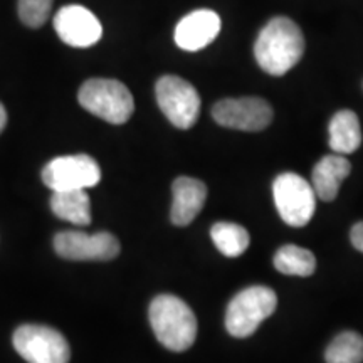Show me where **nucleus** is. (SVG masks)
<instances>
[{
    "mask_svg": "<svg viewBox=\"0 0 363 363\" xmlns=\"http://www.w3.org/2000/svg\"><path fill=\"white\" fill-rule=\"evenodd\" d=\"M7 125V111L6 108H4V104L0 103V133H2L4 128H6Z\"/></svg>",
    "mask_w": 363,
    "mask_h": 363,
    "instance_id": "nucleus-22",
    "label": "nucleus"
},
{
    "mask_svg": "<svg viewBox=\"0 0 363 363\" xmlns=\"http://www.w3.org/2000/svg\"><path fill=\"white\" fill-rule=\"evenodd\" d=\"M305 35L296 22L274 17L262 27L254 44V56L259 67L271 76H283L301 61Z\"/></svg>",
    "mask_w": 363,
    "mask_h": 363,
    "instance_id": "nucleus-1",
    "label": "nucleus"
},
{
    "mask_svg": "<svg viewBox=\"0 0 363 363\" xmlns=\"http://www.w3.org/2000/svg\"><path fill=\"white\" fill-rule=\"evenodd\" d=\"M222 21L219 13L208 9H201L187 13L175 27V44L189 52L201 51L220 33Z\"/></svg>",
    "mask_w": 363,
    "mask_h": 363,
    "instance_id": "nucleus-12",
    "label": "nucleus"
},
{
    "mask_svg": "<svg viewBox=\"0 0 363 363\" xmlns=\"http://www.w3.org/2000/svg\"><path fill=\"white\" fill-rule=\"evenodd\" d=\"M326 363H362L363 337L357 331H343L325 352Z\"/></svg>",
    "mask_w": 363,
    "mask_h": 363,
    "instance_id": "nucleus-19",
    "label": "nucleus"
},
{
    "mask_svg": "<svg viewBox=\"0 0 363 363\" xmlns=\"http://www.w3.org/2000/svg\"><path fill=\"white\" fill-rule=\"evenodd\" d=\"M54 30L62 43L71 48H91L101 39V22L89 9L66 6L54 16Z\"/></svg>",
    "mask_w": 363,
    "mask_h": 363,
    "instance_id": "nucleus-11",
    "label": "nucleus"
},
{
    "mask_svg": "<svg viewBox=\"0 0 363 363\" xmlns=\"http://www.w3.org/2000/svg\"><path fill=\"white\" fill-rule=\"evenodd\" d=\"M212 116L225 128L261 131L271 125L272 108L261 98H227L214 104Z\"/></svg>",
    "mask_w": 363,
    "mask_h": 363,
    "instance_id": "nucleus-10",
    "label": "nucleus"
},
{
    "mask_svg": "<svg viewBox=\"0 0 363 363\" xmlns=\"http://www.w3.org/2000/svg\"><path fill=\"white\" fill-rule=\"evenodd\" d=\"M43 180L52 192L78 189L86 190L99 184L101 169L93 157L84 155V153L57 157L44 167Z\"/></svg>",
    "mask_w": 363,
    "mask_h": 363,
    "instance_id": "nucleus-8",
    "label": "nucleus"
},
{
    "mask_svg": "<svg viewBox=\"0 0 363 363\" xmlns=\"http://www.w3.org/2000/svg\"><path fill=\"white\" fill-rule=\"evenodd\" d=\"M51 211L59 219L76 225L91 224V201L83 189L52 192Z\"/></svg>",
    "mask_w": 363,
    "mask_h": 363,
    "instance_id": "nucleus-16",
    "label": "nucleus"
},
{
    "mask_svg": "<svg viewBox=\"0 0 363 363\" xmlns=\"http://www.w3.org/2000/svg\"><path fill=\"white\" fill-rule=\"evenodd\" d=\"M13 348L27 363H69L71 348L57 330L44 325H22L12 338Z\"/></svg>",
    "mask_w": 363,
    "mask_h": 363,
    "instance_id": "nucleus-6",
    "label": "nucleus"
},
{
    "mask_svg": "<svg viewBox=\"0 0 363 363\" xmlns=\"http://www.w3.org/2000/svg\"><path fill=\"white\" fill-rule=\"evenodd\" d=\"M150 325L163 347L170 352H185L197 338V318L184 299L174 294L153 298L148 310Z\"/></svg>",
    "mask_w": 363,
    "mask_h": 363,
    "instance_id": "nucleus-2",
    "label": "nucleus"
},
{
    "mask_svg": "<svg viewBox=\"0 0 363 363\" xmlns=\"http://www.w3.org/2000/svg\"><path fill=\"white\" fill-rule=\"evenodd\" d=\"M172 202L170 219L175 225L185 227L192 224L195 217L201 214L207 201L206 184L192 177H179L172 185Z\"/></svg>",
    "mask_w": 363,
    "mask_h": 363,
    "instance_id": "nucleus-13",
    "label": "nucleus"
},
{
    "mask_svg": "<svg viewBox=\"0 0 363 363\" xmlns=\"http://www.w3.org/2000/svg\"><path fill=\"white\" fill-rule=\"evenodd\" d=\"M362 145L360 120L352 110H342L330 121V148L338 155H350Z\"/></svg>",
    "mask_w": 363,
    "mask_h": 363,
    "instance_id": "nucleus-15",
    "label": "nucleus"
},
{
    "mask_svg": "<svg viewBox=\"0 0 363 363\" xmlns=\"http://www.w3.org/2000/svg\"><path fill=\"white\" fill-rule=\"evenodd\" d=\"M350 172L352 163L343 155L333 153L321 158L311 172V187L316 197L325 202L335 201L340 192V185L350 175Z\"/></svg>",
    "mask_w": 363,
    "mask_h": 363,
    "instance_id": "nucleus-14",
    "label": "nucleus"
},
{
    "mask_svg": "<svg viewBox=\"0 0 363 363\" xmlns=\"http://www.w3.org/2000/svg\"><path fill=\"white\" fill-rule=\"evenodd\" d=\"M274 267L288 276H311L316 269V257L305 247L286 244L274 254Z\"/></svg>",
    "mask_w": 363,
    "mask_h": 363,
    "instance_id": "nucleus-17",
    "label": "nucleus"
},
{
    "mask_svg": "<svg viewBox=\"0 0 363 363\" xmlns=\"http://www.w3.org/2000/svg\"><path fill=\"white\" fill-rule=\"evenodd\" d=\"M54 0H17V12L22 24L27 27H43L52 11Z\"/></svg>",
    "mask_w": 363,
    "mask_h": 363,
    "instance_id": "nucleus-20",
    "label": "nucleus"
},
{
    "mask_svg": "<svg viewBox=\"0 0 363 363\" xmlns=\"http://www.w3.org/2000/svg\"><path fill=\"white\" fill-rule=\"evenodd\" d=\"M278 306V296L267 286H251L235 294L227 305L225 328L234 338L254 335Z\"/></svg>",
    "mask_w": 363,
    "mask_h": 363,
    "instance_id": "nucleus-4",
    "label": "nucleus"
},
{
    "mask_svg": "<svg viewBox=\"0 0 363 363\" xmlns=\"http://www.w3.org/2000/svg\"><path fill=\"white\" fill-rule=\"evenodd\" d=\"M78 101L91 115L111 125H123L135 111L130 89L116 79L93 78L79 88Z\"/></svg>",
    "mask_w": 363,
    "mask_h": 363,
    "instance_id": "nucleus-3",
    "label": "nucleus"
},
{
    "mask_svg": "<svg viewBox=\"0 0 363 363\" xmlns=\"http://www.w3.org/2000/svg\"><path fill=\"white\" fill-rule=\"evenodd\" d=\"M350 240H352L353 247H355L357 251L363 252V220L357 222V224L352 227Z\"/></svg>",
    "mask_w": 363,
    "mask_h": 363,
    "instance_id": "nucleus-21",
    "label": "nucleus"
},
{
    "mask_svg": "<svg viewBox=\"0 0 363 363\" xmlns=\"http://www.w3.org/2000/svg\"><path fill=\"white\" fill-rule=\"evenodd\" d=\"M120 249V240L110 233L62 230L54 238V251L69 261H111Z\"/></svg>",
    "mask_w": 363,
    "mask_h": 363,
    "instance_id": "nucleus-9",
    "label": "nucleus"
},
{
    "mask_svg": "<svg viewBox=\"0 0 363 363\" xmlns=\"http://www.w3.org/2000/svg\"><path fill=\"white\" fill-rule=\"evenodd\" d=\"M211 238L216 247L227 257L242 256L251 242L247 230L234 222H217L212 225Z\"/></svg>",
    "mask_w": 363,
    "mask_h": 363,
    "instance_id": "nucleus-18",
    "label": "nucleus"
},
{
    "mask_svg": "<svg viewBox=\"0 0 363 363\" xmlns=\"http://www.w3.org/2000/svg\"><path fill=\"white\" fill-rule=\"evenodd\" d=\"M157 103L177 128L189 130L201 115V96L189 81L179 76H162L155 86Z\"/></svg>",
    "mask_w": 363,
    "mask_h": 363,
    "instance_id": "nucleus-7",
    "label": "nucleus"
},
{
    "mask_svg": "<svg viewBox=\"0 0 363 363\" xmlns=\"http://www.w3.org/2000/svg\"><path fill=\"white\" fill-rule=\"evenodd\" d=\"M276 208L281 219L291 227H303L316 211V194L311 184L298 174H281L272 184Z\"/></svg>",
    "mask_w": 363,
    "mask_h": 363,
    "instance_id": "nucleus-5",
    "label": "nucleus"
}]
</instances>
